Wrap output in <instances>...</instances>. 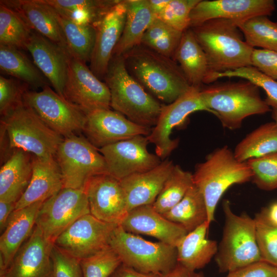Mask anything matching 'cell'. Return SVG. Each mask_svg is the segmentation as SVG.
<instances>
[{"label":"cell","instance_id":"e0dca14e","mask_svg":"<svg viewBox=\"0 0 277 277\" xmlns=\"http://www.w3.org/2000/svg\"><path fill=\"white\" fill-rule=\"evenodd\" d=\"M152 129L133 123L121 113L110 109L87 114L82 131L86 138L100 149L137 135L147 136Z\"/></svg>","mask_w":277,"mask_h":277},{"label":"cell","instance_id":"f546056e","mask_svg":"<svg viewBox=\"0 0 277 277\" xmlns=\"http://www.w3.org/2000/svg\"><path fill=\"white\" fill-rule=\"evenodd\" d=\"M127 13L122 35L113 55L123 56L141 45L144 33L155 17L148 0H126Z\"/></svg>","mask_w":277,"mask_h":277},{"label":"cell","instance_id":"816d5d0a","mask_svg":"<svg viewBox=\"0 0 277 277\" xmlns=\"http://www.w3.org/2000/svg\"><path fill=\"white\" fill-rule=\"evenodd\" d=\"M162 277H204L201 273L190 270L179 263L168 272L162 275Z\"/></svg>","mask_w":277,"mask_h":277},{"label":"cell","instance_id":"52a82bcc","mask_svg":"<svg viewBox=\"0 0 277 277\" xmlns=\"http://www.w3.org/2000/svg\"><path fill=\"white\" fill-rule=\"evenodd\" d=\"M225 223L215 261L221 272H229L262 261L255 238L254 218L246 213L237 215L230 203L223 204Z\"/></svg>","mask_w":277,"mask_h":277},{"label":"cell","instance_id":"d6986e66","mask_svg":"<svg viewBox=\"0 0 277 277\" xmlns=\"http://www.w3.org/2000/svg\"><path fill=\"white\" fill-rule=\"evenodd\" d=\"M126 13V1H119L95 26V41L89 68L99 79L106 73L124 29Z\"/></svg>","mask_w":277,"mask_h":277},{"label":"cell","instance_id":"7402d4cb","mask_svg":"<svg viewBox=\"0 0 277 277\" xmlns=\"http://www.w3.org/2000/svg\"><path fill=\"white\" fill-rule=\"evenodd\" d=\"M120 225L128 232L153 236L175 247L188 233L181 226L155 211L152 205L131 209Z\"/></svg>","mask_w":277,"mask_h":277},{"label":"cell","instance_id":"b9f144b4","mask_svg":"<svg viewBox=\"0 0 277 277\" xmlns=\"http://www.w3.org/2000/svg\"><path fill=\"white\" fill-rule=\"evenodd\" d=\"M254 219L256 241L261 260L277 267V227L270 223L262 211Z\"/></svg>","mask_w":277,"mask_h":277},{"label":"cell","instance_id":"8d00e7d4","mask_svg":"<svg viewBox=\"0 0 277 277\" xmlns=\"http://www.w3.org/2000/svg\"><path fill=\"white\" fill-rule=\"evenodd\" d=\"M32 31L18 12L0 2V45L26 49Z\"/></svg>","mask_w":277,"mask_h":277},{"label":"cell","instance_id":"db71d44e","mask_svg":"<svg viewBox=\"0 0 277 277\" xmlns=\"http://www.w3.org/2000/svg\"><path fill=\"white\" fill-rule=\"evenodd\" d=\"M155 17L160 14L167 6L170 0H148Z\"/></svg>","mask_w":277,"mask_h":277},{"label":"cell","instance_id":"60d3db41","mask_svg":"<svg viewBox=\"0 0 277 277\" xmlns=\"http://www.w3.org/2000/svg\"><path fill=\"white\" fill-rule=\"evenodd\" d=\"M240 77L250 81L266 94L265 101L271 108L277 107V81L265 75L252 66H246L233 70L215 74L212 76L213 82L223 77Z\"/></svg>","mask_w":277,"mask_h":277},{"label":"cell","instance_id":"cb8c5ba5","mask_svg":"<svg viewBox=\"0 0 277 277\" xmlns=\"http://www.w3.org/2000/svg\"><path fill=\"white\" fill-rule=\"evenodd\" d=\"M43 202L15 209L10 214L0 237V272L8 268L16 253L31 235Z\"/></svg>","mask_w":277,"mask_h":277},{"label":"cell","instance_id":"f907efd6","mask_svg":"<svg viewBox=\"0 0 277 277\" xmlns=\"http://www.w3.org/2000/svg\"><path fill=\"white\" fill-rule=\"evenodd\" d=\"M15 203L0 200V231L4 230L9 217L15 210Z\"/></svg>","mask_w":277,"mask_h":277},{"label":"cell","instance_id":"836d02e7","mask_svg":"<svg viewBox=\"0 0 277 277\" xmlns=\"http://www.w3.org/2000/svg\"><path fill=\"white\" fill-rule=\"evenodd\" d=\"M277 152V124H263L247 134L236 146L233 152L241 162Z\"/></svg>","mask_w":277,"mask_h":277},{"label":"cell","instance_id":"7bdbcfd3","mask_svg":"<svg viewBox=\"0 0 277 277\" xmlns=\"http://www.w3.org/2000/svg\"><path fill=\"white\" fill-rule=\"evenodd\" d=\"M252 172L251 180L260 189H277V152L246 161Z\"/></svg>","mask_w":277,"mask_h":277},{"label":"cell","instance_id":"5b68a950","mask_svg":"<svg viewBox=\"0 0 277 277\" xmlns=\"http://www.w3.org/2000/svg\"><path fill=\"white\" fill-rule=\"evenodd\" d=\"M252 172L246 162H241L227 146L219 148L197 164L193 179L205 199L208 221H214L216 207L225 191L232 185L249 182Z\"/></svg>","mask_w":277,"mask_h":277},{"label":"cell","instance_id":"f5cc1de1","mask_svg":"<svg viewBox=\"0 0 277 277\" xmlns=\"http://www.w3.org/2000/svg\"><path fill=\"white\" fill-rule=\"evenodd\" d=\"M261 211L270 223L277 227V202L271 203Z\"/></svg>","mask_w":277,"mask_h":277},{"label":"cell","instance_id":"3957f363","mask_svg":"<svg viewBox=\"0 0 277 277\" xmlns=\"http://www.w3.org/2000/svg\"><path fill=\"white\" fill-rule=\"evenodd\" d=\"M104 78L114 111L137 124L148 127L156 125L163 105L130 74L123 56L113 55Z\"/></svg>","mask_w":277,"mask_h":277},{"label":"cell","instance_id":"8992f818","mask_svg":"<svg viewBox=\"0 0 277 277\" xmlns=\"http://www.w3.org/2000/svg\"><path fill=\"white\" fill-rule=\"evenodd\" d=\"M1 125L10 149L22 150L39 158L55 157L64 139L24 101L1 117Z\"/></svg>","mask_w":277,"mask_h":277},{"label":"cell","instance_id":"6f0895ef","mask_svg":"<svg viewBox=\"0 0 277 277\" xmlns=\"http://www.w3.org/2000/svg\"><path fill=\"white\" fill-rule=\"evenodd\" d=\"M276 4H277V1H276Z\"/></svg>","mask_w":277,"mask_h":277},{"label":"cell","instance_id":"ffe728a7","mask_svg":"<svg viewBox=\"0 0 277 277\" xmlns=\"http://www.w3.org/2000/svg\"><path fill=\"white\" fill-rule=\"evenodd\" d=\"M53 246L35 225L9 266L0 274L5 277H50Z\"/></svg>","mask_w":277,"mask_h":277},{"label":"cell","instance_id":"e575fe53","mask_svg":"<svg viewBox=\"0 0 277 277\" xmlns=\"http://www.w3.org/2000/svg\"><path fill=\"white\" fill-rule=\"evenodd\" d=\"M49 4L62 15L76 23L94 26L105 14L109 6L107 0H50Z\"/></svg>","mask_w":277,"mask_h":277},{"label":"cell","instance_id":"83f0119b","mask_svg":"<svg viewBox=\"0 0 277 277\" xmlns=\"http://www.w3.org/2000/svg\"><path fill=\"white\" fill-rule=\"evenodd\" d=\"M210 224L208 221L204 223L181 240L176 246L178 263L195 271L205 267L215 256L218 244L207 238Z\"/></svg>","mask_w":277,"mask_h":277},{"label":"cell","instance_id":"681fc988","mask_svg":"<svg viewBox=\"0 0 277 277\" xmlns=\"http://www.w3.org/2000/svg\"><path fill=\"white\" fill-rule=\"evenodd\" d=\"M110 277H162V275L142 272L122 263Z\"/></svg>","mask_w":277,"mask_h":277},{"label":"cell","instance_id":"d4e9b609","mask_svg":"<svg viewBox=\"0 0 277 277\" xmlns=\"http://www.w3.org/2000/svg\"><path fill=\"white\" fill-rule=\"evenodd\" d=\"M64 188L63 178L55 157L39 158L33 156L30 182L15 203L18 209L35 203L44 202Z\"/></svg>","mask_w":277,"mask_h":277},{"label":"cell","instance_id":"603a6c76","mask_svg":"<svg viewBox=\"0 0 277 277\" xmlns=\"http://www.w3.org/2000/svg\"><path fill=\"white\" fill-rule=\"evenodd\" d=\"M174 166L172 161L165 159L149 171L120 180L125 193L129 211L139 206L152 205Z\"/></svg>","mask_w":277,"mask_h":277},{"label":"cell","instance_id":"7dc6e473","mask_svg":"<svg viewBox=\"0 0 277 277\" xmlns=\"http://www.w3.org/2000/svg\"><path fill=\"white\" fill-rule=\"evenodd\" d=\"M251 61V66L277 81V51L254 48Z\"/></svg>","mask_w":277,"mask_h":277},{"label":"cell","instance_id":"9f6ffc18","mask_svg":"<svg viewBox=\"0 0 277 277\" xmlns=\"http://www.w3.org/2000/svg\"><path fill=\"white\" fill-rule=\"evenodd\" d=\"M0 277H5V276H4V275L3 274H1Z\"/></svg>","mask_w":277,"mask_h":277},{"label":"cell","instance_id":"5bb4252c","mask_svg":"<svg viewBox=\"0 0 277 277\" xmlns=\"http://www.w3.org/2000/svg\"><path fill=\"white\" fill-rule=\"evenodd\" d=\"M64 96L80 108L86 114L110 109V93L86 64L71 56L70 57Z\"/></svg>","mask_w":277,"mask_h":277},{"label":"cell","instance_id":"7a4b0ae2","mask_svg":"<svg viewBox=\"0 0 277 277\" xmlns=\"http://www.w3.org/2000/svg\"><path fill=\"white\" fill-rule=\"evenodd\" d=\"M133 77L161 101L170 104L191 86L178 64L142 45L123 55Z\"/></svg>","mask_w":277,"mask_h":277},{"label":"cell","instance_id":"277c9868","mask_svg":"<svg viewBox=\"0 0 277 277\" xmlns=\"http://www.w3.org/2000/svg\"><path fill=\"white\" fill-rule=\"evenodd\" d=\"M200 95L209 112L230 130L240 128L249 116L271 111L261 98L259 87L247 80L213 84L201 89Z\"/></svg>","mask_w":277,"mask_h":277},{"label":"cell","instance_id":"74e56055","mask_svg":"<svg viewBox=\"0 0 277 277\" xmlns=\"http://www.w3.org/2000/svg\"><path fill=\"white\" fill-rule=\"evenodd\" d=\"M238 26L251 47L277 51V22L271 21L267 16H258Z\"/></svg>","mask_w":277,"mask_h":277},{"label":"cell","instance_id":"ac0fdd59","mask_svg":"<svg viewBox=\"0 0 277 277\" xmlns=\"http://www.w3.org/2000/svg\"><path fill=\"white\" fill-rule=\"evenodd\" d=\"M275 9L273 0H200L190 13V27L216 18L238 25L253 17L270 15Z\"/></svg>","mask_w":277,"mask_h":277},{"label":"cell","instance_id":"30bf717a","mask_svg":"<svg viewBox=\"0 0 277 277\" xmlns=\"http://www.w3.org/2000/svg\"><path fill=\"white\" fill-rule=\"evenodd\" d=\"M23 101L45 124L63 137L83 131L86 113L49 86L39 91L26 90Z\"/></svg>","mask_w":277,"mask_h":277},{"label":"cell","instance_id":"bcb514c9","mask_svg":"<svg viewBox=\"0 0 277 277\" xmlns=\"http://www.w3.org/2000/svg\"><path fill=\"white\" fill-rule=\"evenodd\" d=\"M50 277H83L80 260L55 246L51 252Z\"/></svg>","mask_w":277,"mask_h":277},{"label":"cell","instance_id":"7c38bea8","mask_svg":"<svg viewBox=\"0 0 277 277\" xmlns=\"http://www.w3.org/2000/svg\"><path fill=\"white\" fill-rule=\"evenodd\" d=\"M201 89L191 87L173 102L163 105L156 125L147 136L149 142L155 145L156 154L161 160H165L178 146L179 139L170 137L174 128L183 125L194 112H209L201 97Z\"/></svg>","mask_w":277,"mask_h":277},{"label":"cell","instance_id":"484cf974","mask_svg":"<svg viewBox=\"0 0 277 277\" xmlns=\"http://www.w3.org/2000/svg\"><path fill=\"white\" fill-rule=\"evenodd\" d=\"M33 155L13 150L0 170V200L16 203L27 189L32 173Z\"/></svg>","mask_w":277,"mask_h":277},{"label":"cell","instance_id":"1f68e13d","mask_svg":"<svg viewBox=\"0 0 277 277\" xmlns=\"http://www.w3.org/2000/svg\"><path fill=\"white\" fill-rule=\"evenodd\" d=\"M51 9L64 35L70 55L83 63L90 62L95 41V27L76 23Z\"/></svg>","mask_w":277,"mask_h":277},{"label":"cell","instance_id":"d6a6232c","mask_svg":"<svg viewBox=\"0 0 277 277\" xmlns=\"http://www.w3.org/2000/svg\"><path fill=\"white\" fill-rule=\"evenodd\" d=\"M162 215L168 220L181 226L188 233L208 221L205 199L194 184L179 203Z\"/></svg>","mask_w":277,"mask_h":277},{"label":"cell","instance_id":"c3c4849f","mask_svg":"<svg viewBox=\"0 0 277 277\" xmlns=\"http://www.w3.org/2000/svg\"><path fill=\"white\" fill-rule=\"evenodd\" d=\"M225 277H277V267L260 261L229 272Z\"/></svg>","mask_w":277,"mask_h":277},{"label":"cell","instance_id":"ba28073f","mask_svg":"<svg viewBox=\"0 0 277 277\" xmlns=\"http://www.w3.org/2000/svg\"><path fill=\"white\" fill-rule=\"evenodd\" d=\"M109 246L123 264L142 272L162 275L177 263L176 247L161 241L146 240L125 231L121 225L113 231Z\"/></svg>","mask_w":277,"mask_h":277},{"label":"cell","instance_id":"44dd1931","mask_svg":"<svg viewBox=\"0 0 277 277\" xmlns=\"http://www.w3.org/2000/svg\"><path fill=\"white\" fill-rule=\"evenodd\" d=\"M26 50L34 63L56 92L64 96L69 60L68 51L35 31H32Z\"/></svg>","mask_w":277,"mask_h":277},{"label":"cell","instance_id":"6da1fadb","mask_svg":"<svg viewBox=\"0 0 277 277\" xmlns=\"http://www.w3.org/2000/svg\"><path fill=\"white\" fill-rule=\"evenodd\" d=\"M190 28L207 57L209 73L205 84L215 74L251 66L254 48L244 39L235 22L216 18Z\"/></svg>","mask_w":277,"mask_h":277},{"label":"cell","instance_id":"2e32d148","mask_svg":"<svg viewBox=\"0 0 277 277\" xmlns=\"http://www.w3.org/2000/svg\"><path fill=\"white\" fill-rule=\"evenodd\" d=\"M83 190L90 214L97 219L120 225L129 210L126 196L120 181L109 174L90 178Z\"/></svg>","mask_w":277,"mask_h":277},{"label":"cell","instance_id":"ab89813d","mask_svg":"<svg viewBox=\"0 0 277 277\" xmlns=\"http://www.w3.org/2000/svg\"><path fill=\"white\" fill-rule=\"evenodd\" d=\"M83 277H110L122 264L110 246L80 260Z\"/></svg>","mask_w":277,"mask_h":277},{"label":"cell","instance_id":"4dcf8cb0","mask_svg":"<svg viewBox=\"0 0 277 277\" xmlns=\"http://www.w3.org/2000/svg\"><path fill=\"white\" fill-rule=\"evenodd\" d=\"M0 69L34 88H43L50 84L34 62L15 47L0 45Z\"/></svg>","mask_w":277,"mask_h":277},{"label":"cell","instance_id":"11a10c76","mask_svg":"<svg viewBox=\"0 0 277 277\" xmlns=\"http://www.w3.org/2000/svg\"><path fill=\"white\" fill-rule=\"evenodd\" d=\"M271 115L274 122L277 124V107L271 108Z\"/></svg>","mask_w":277,"mask_h":277},{"label":"cell","instance_id":"f1b7e54d","mask_svg":"<svg viewBox=\"0 0 277 277\" xmlns=\"http://www.w3.org/2000/svg\"><path fill=\"white\" fill-rule=\"evenodd\" d=\"M179 65L190 85L201 88L208 75L206 54L191 28L185 30L172 58Z\"/></svg>","mask_w":277,"mask_h":277},{"label":"cell","instance_id":"d590c367","mask_svg":"<svg viewBox=\"0 0 277 277\" xmlns=\"http://www.w3.org/2000/svg\"><path fill=\"white\" fill-rule=\"evenodd\" d=\"M194 185L193 174L174 165L152 207L163 214L172 209Z\"/></svg>","mask_w":277,"mask_h":277},{"label":"cell","instance_id":"4316f807","mask_svg":"<svg viewBox=\"0 0 277 277\" xmlns=\"http://www.w3.org/2000/svg\"><path fill=\"white\" fill-rule=\"evenodd\" d=\"M1 2L18 12L33 31L68 51L64 35L50 7L39 0H3Z\"/></svg>","mask_w":277,"mask_h":277},{"label":"cell","instance_id":"9c48e42d","mask_svg":"<svg viewBox=\"0 0 277 277\" xmlns=\"http://www.w3.org/2000/svg\"><path fill=\"white\" fill-rule=\"evenodd\" d=\"M64 188L83 189L91 177L108 174L103 155L86 137L73 135L64 138L55 156Z\"/></svg>","mask_w":277,"mask_h":277},{"label":"cell","instance_id":"f6af8a7d","mask_svg":"<svg viewBox=\"0 0 277 277\" xmlns=\"http://www.w3.org/2000/svg\"><path fill=\"white\" fill-rule=\"evenodd\" d=\"M21 81L0 76V113L4 116L23 101L27 90Z\"/></svg>","mask_w":277,"mask_h":277},{"label":"cell","instance_id":"ee69618b","mask_svg":"<svg viewBox=\"0 0 277 277\" xmlns=\"http://www.w3.org/2000/svg\"><path fill=\"white\" fill-rule=\"evenodd\" d=\"M200 0H170L156 17L174 29L184 32L190 28V14Z\"/></svg>","mask_w":277,"mask_h":277},{"label":"cell","instance_id":"9a60e30c","mask_svg":"<svg viewBox=\"0 0 277 277\" xmlns=\"http://www.w3.org/2000/svg\"><path fill=\"white\" fill-rule=\"evenodd\" d=\"M147 136L137 135L98 149L103 155L109 174L121 180L130 175L149 171L161 162L147 149Z\"/></svg>","mask_w":277,"mask_h":277},{"label":"cell","instance_id":"8fae6325","mask_svg":"<svg viewBox=\"0 0 277 277\" xmlns=\"http://www.w3.org/2000/svg\"><path fill=\"white\" fill-rule=\"evenodd\" d=\"M90 213L83 189L63 188L45 201L37 214L36 225L54 243L56 238L81 216Z\"/></svg>","mask_w":277,"mask_h":277},{"label":"cell","instance_id":"f35d334b","mask_svg":"<svg viewBox=\"0 0 277 277\" xmlns=\"http://www.w3.org/2000/svg\"><path fill=\"white\" fill-rule=\"evenodd\" d=\"M183 32L155 17L144 33L141 45L172 58Z\"/></svg>","mask_w":277,"mask_h":277},{"label":"cell","instance_id":"4fadbf2b","mask_svg":"<svg viewBox=\"0 0 277 277\" xmlns=\"http://www.w3.org/2000/svg\"><path fill=\"white\" fill-rule=\"evenodd\" d=\"M117 226L86 214L66 229L53 245L80 261L109 246L111 235Z\"/></svg>","mask_w":277,"mask_h":277}]
</instances>
